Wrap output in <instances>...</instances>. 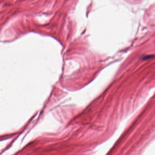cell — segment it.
<instances>
[{
	"instance_id": "1",
	"label": "cell",
	"mask_w": 155,
	"mask_h": 155,
	"mask_svg": "<svg viewBox=\"0 0 155 155\" xmlns=\"http://www.w3.org/2000/svg\"><path fill=\"white\" fill-rule=\"evenodd\" d=\"M153 56H146V57H144V58H143V60H147L148 59L151 58H153Z\"/></svg>"
}]
</instances>
